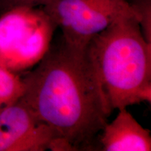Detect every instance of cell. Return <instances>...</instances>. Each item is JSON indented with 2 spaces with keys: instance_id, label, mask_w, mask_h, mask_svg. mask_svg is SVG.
I'll list each match as a JSON object with an SVG mask.
<instances>
[{
  "instance_id": "1",
  "label": "cell",
  "mask_w": 151,
  "mask_h": 151,
  "mask_svg": "<svg viewBox=\"0 0 151 151\" xmlns=\"http://www.w3.org/2000/svg\"><path fill=\"white\" fill-rule=\"evenodd\" d=\"M20 100L54 132L68 151L92 150L112 111L86 48L63 38L22 78Z\"/></svg>"
},
{
  "instance_id": "2",
  "label": "cell",
  "mask_w": 151,
  "mask_h": 151,
  "mask_svg": "<svg viewBox=\"0 0 151 151\" xmlns=\"http://www.w3.org/2000/svg\"><path fill=\"white\" fill-rule=\"evenodd\" d=\"M111 110L151 101V43L133 9L92 38L86 47Z\"/></svg>"
},
{
  "instance_id": "3",
  "label": "cell",
  "mask_w": 151,
  "mask_h": 151,
  "mask_svg": "<svg viewBox=\"0 0 151 151\" xmlns=\"http://www.w3.org/2000/svg\"><path fill=\"white\" fill-rule=\"evenodd\" d=\"M57 26L41 7L17 6L0 14V66L17 72L37 65Z\"/></svg>"
},
{
  "instance_id": "4",
  "label": "cell",
  "mask_w": 151,
  "mask_h": 151,
  "mask_svg": "<svg viewBox=\"0 0 151 151\" xmlns=\"http://www.w3.org/2000/svg\"><path fill=\"white\" fill-rule=\"evenodd\" d=\"M42 8L61 29L64 40L80 48L132 9L129 0H56Z\"/></svg>"
},
{
  "instance_id": "5",
  "label": "cell",
  "mask_w": 151,
  "mask_h": 151,
  "mask_svg": "<svg viewBox=\"0 0 151 151\" xmlns=\"http://www.w3.org/2000/svg\"><path fill=\"white\" fill-rule=\"evenodd\" d=\"M56 138L20 99L0 110V151H44Z\"/></svg>"
},
{
  "instance_id": "6",
  "label": "cell",
  "mask_w": 151,
  "mask_h": 151,
  "mask_svg": "<svg viewBox=\"0 0 151 151\" xmlns=\"http://www.w3.org/2000/svg\"><path fill=\"white\" fill-rule=\"evenodd\" d=\"M100 150L150 151L151 136L127 110L120 109L114 120L107 122L98 136Z\"/></svg>"
},
{
  "instance_id": "7",
  "label": "cell",
  "mask_w": 151,
  "mask_h": 151,
  "mask_svg": "<svg viewBox=\"0 0 151 151\" xmlns=\"http://www.w3.org/2000/svg\"><path fill=\"white\" fill-rule=\"evenodd\" d=\"M24 88L22 78L0 66V110L18 101L23 94Z\"/></svg>"
},
{
  "instance_id": "8",
  "label": "cell",
  "mask_w": 151,
  "mask_h": 151,
  "mask_svg": "<svg viewBox=\"0 0 151 151\" xmlns=\"http://www.w3.org/2000/svg\"><path fill=\"white\" fill-rule=\"evenodd\" d=\"M145 39L151 43V0H129Z\"/></svg>"
},
{
  "instance_id": "9",
  "label": "cell",
  "mask_w": 151,
  "mask_h": 151,
  "mask_svg": "<svg viewBox=\"0 0 151 151\" xmlns=\"http://www.w3.org/2000/svg\"><path fill=\"white\" fill-rule=\"evenodd\" d=\"M56 0H0V14L17 6L43 7Z\"/></svg>"
}]
</instances>
